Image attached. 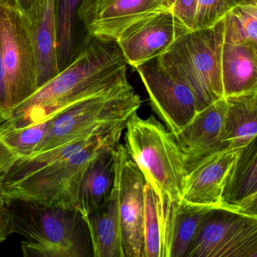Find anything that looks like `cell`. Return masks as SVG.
<instances>
[{"label":"cell","mask_w":257,"mask_h":257,"mask_svg":"<svg viewBox=\"0 0 257 257\" xmlns=\"http://www.w3.org/2000/svg\"><path fill=\"white\" fill-rule=\"evenodd\" d=\"M116 40L88 35L74 61L17 106L0 132L51 119L81 102L128 85Z\"/></svg>","instance_id":"6da1fadb"},{"label":"cell","mask_w":257,"mask_h":257,"mask_svg":"<svg viewBox=\"0 0 257 257\" xmlns=\"http://www.w3.org/2000/svg\"><path fill=\"white\" fill-rule=\"evenodd\" d=\"M11 234L23 236L25 257L93 256L86 222L76 209L13 199L7 205Z\"/></svg>","instance_id":"7a4b0ae2"},{"label":"cell","mask_w":257,"mask_h":257,"mask_svg":"<svg viewBox=\"0 0 257 257\" xmlns=\"http://www.w3.org/2000/svg\"><path fill=\"white\" fill-rule=\"evenodd\" d=\"M125 130L124 147L153 188L159 208L180 201L187 171L174 135L153 115L142 118L137 112Z\"/></svg>","instance_id":"3957f363"},{"label":"cell","mask_w":257,"mask_h":257,"mask_svg":"<svg viewBox=\"0 0 257 257\" xmlns=\"http://www.w3.org/2000/svg\"><path fill=\"white\" fill-rule=\"evenodd\" d=\"M141 103L129 83L74 105L51 118L46 138L34 154L74 141L123 132Z\"/></svg>","instance_id":"277c9868"},{"label":"cell","mask_w":257,"mask_h":257,"mask_svg":"<svg viewBox=\"0 0 257 257\" xmlns=\"http://www.w3.org/2000/svg\"><path fill=\"white\" fill-rule=\"evenodd\" d=\"M223 21L213 27L189 31L158 57L161 65L192 90L200 109L223 97L220 50Z\"/></svg>","instance_id":"5b68a950"},{"label":"cell","mask_w":257,"mask_h":257,"mask_svg":"<svg viewBox=\"0 0 257 257\" xmlns=\"http://www.w3.org/2000/svg\"><path fill=\"white\" fill-rule=\"evenodd\" d=\"M123 132L99 139L81 151L54 162L23 178L4 183L9 203L30 200L48 205L78 209L81 183L91 162L108 147L119 144Z\"/></svg>","instance_id":"8992f818"},{"label":"cell","mask_w":257,"mask_h":257,"mask_svg":"<svg viewBox=\"0 0 257 257\" xmlns=\"http://www.w3.org/2000/svg\"><path fill=\"white\" fill-rule=\"evenodd\" d=\"M0 58L13 113L39 88L31 24L16 0H0Z\"/></svg>","instance_id":"52a82bcc"},{"label":"cell","mask_w":257,"mask_h":257,"mask_svg":"<svg viewBox=\"0 0 257 257\" xmlns=\"http://www.w3.org/2000/svg\"><path fill=\"white\" fill-rule=\"evenodd\" d=\"M185 257H257V216L227 209L212 210Z\"/></svg>","instance_id":"ba28073f"},{"label":"cell","mask_w":257,"mask_h":257,"mask_svg":"<svg viewBox=\"0 0 257 257\" xmlns=\"http://www.w3.org/2000/svg\"><path fill=\"white\" fill-rule=\"evenodd\" d=\"M135 69L150 97L152 109L173 135L181 130L201 111L189 85L168 73L158 58Z\"/></svg>","instance_id":"9c48e42d"},{"label":"cell","mask_w":257,"mask_h":257,"mask_svg":"<svg viewBox=\"0 0 257 257\" xmlns=\"http://www.w3.org/2000/svg\"><path fill=\"white\" fill-rule=\"evenodd\" d=\"M115 187L124 257H144L146 180L124 144L115 148Z\"/></svg>","instance_id":"30bf717a"},{"label":"cell","mask_w":257,"mask_h":257,"mask_svg":"<svg viewBox=\"0 0 257 257\" xmlns=\"http://www.w3.org/2000/svg\"><path fill=\"white\" fill-rule=\"evenodd\" d=\"M189 29L170 9L147 15L124 28L116 41L132 67L161 56Z\"/></svg>","instance_id":"8fae6325"},{"label":"cell","mask_w":257,"mask_h":257,"mask_svg":"<svg viewBox=\"0 0 257 257\" xmlns=\"http://www.w3.org/2000/svg\"><path fill=\"white\" fill-rule=\"evenodd\" d=\"M166 9L169 0H82L78 16L88 35L116 40L135 21Z\"/></svg>","instance_id":"7c38bea8"},{"label":"cell","mask_w":257,"mask_h":257,"mask_svg":"<svg viewBox=\"0 0 257 257\" xmlns=\"http://www.w3.org/2000/svg\"><path fill=\"white\" fill-rule=\"evenodd\" d=\"M225 97L204 108L174 135L181 152L186 171L206 158L226 150L222 143Z\"/></svg>","instance_id":"4fadbf2b"},{"label":"cell","mask_w":257,"mask_h":257,"mask_svg":"<svg viewBox=\"0 0 257 257\" xmlns=\"http://www.w3.org/2000/svg\"><path fill=\"white\" fill-rule=\"evenodd\" d=\"M240 149L219 152L188 170L183 181L181 199L192 204L223 209L224 189Z\"/></svg>","instance_id":"5bb4252c"},{"label":"cell","mask_w":257,"mask_h":257,"mask_svg":"<svg viewBox=\"0 0 257 257\" xmlns=\"http://www.w3.org/2000/svg\"><path fill=\"white\" fill-rule=\"evenodd\" d=\"M222 207L257 216L256 139L239 151L224 189Z\"/></svg>","instance_id":"9a60e30c"},{"label":"cell","mask_w":257,"mask_h":257,"mask_svg":"<svg viewBox=\"0 0 257 257\" xmlns=\"http://www.w3.org/2000/svg\"><path fill=\"white\" fill-rule=\"evenodd\" d=\"M26 16L31 24L40 88L60 73L57 55L56 0H37Z\"/></svg>","instance_id":"2e32d148"},{"label":"cell","mask_w":257,"mask_h":257,"mask_svg":"<svg viewBox=\"0 0 257 257\" xmlns=\"http://www.w3.org/2000/svg\"><path fill=\"white\" fill-rule=\"evenodd\" d=\"M213 206L192 204L181 199L162 221L165 257H185L204 218Z\"/></svg>","instance_id":"e0dca14e"},{"label":"cell","mask_w":257,"mask_h":257,"mask_svg":"<svg viewBox=\"0 0 257 257\" xmlns=\"http://www.w3.org/2000/svg\"><path fill=\"white\" fill-rule=\"evenodd\" d=\"M220 73L224 97L257 91V43H222Z\"/></svg>","instance_id":"ac0fdd59"},{"label":"cell","mask_w":257,"mask_h":257,"mask_svg":"<svg viewBox=\"0 0 257 257\" xmlns=\"http://www.w3.org/2000/svg\"><path fill=\"white\" fill-rule=\"evenodd\" d=\"M115 147L103 150L85 171L78 202L84 219L103 205L112 195L115 181Z\"/></svg>","instance_id":"d6986e66"},{"label":"cell","mask_w":257,"mask_h":257,"mask_svg":"<svg viewBox=\"0 0 257 257\" xmlns=\"http://www.w3.org/2000/svg\"><path fill=\"white\" fill-rule=\"evenodd\" d=\"M85 220L93 256L124 257L115 184L109 200L88 214Z\"/></svg>","instance_id":"ffe728a7"},{"label":"cell","mask_w":257,"mask_h":257,"mask_svg":"<svg viewBox=\"0 0 257 257\" xmlns=\"http://www.w3.org/2000/svg\"><path fill=\"white\" fill-rule=\"evenodd\" d=\"M225 98L222 143L226 150L243 148L256 139L257 91Z\"/></svg>","instance_id":"44dd1931"},{"label":"cell","mask_w":257,"mask_h":257,"mask_svg":"<svg viewBox=\"0 0 257 257\" xmlns=\"http://www.w3.org/2000/svg\"><path fill=\"white\" fill-rule=\"evenodd\" d=\"M82 3V0H56L57 55L59 72L74 61L88 37L78 16Z\"/></svg>","instance_id":"7402d4cb"},{"label":"cell","mask_w":257,"mask_h":257,"mask_svg":"<svg viewBox=\"0 0 257 257\" xmlns=\"http://www.w3.org/2000/svg\"><path fill=\"white\" fill-rule=\"evenodd\" d=\"M50 119L0 132V173L7 172L18 159L34 154L46 138Z\"/></svg>","instance_id":"603a6c76"},{"label":"cell","mask_w":257,"mask_h":257,"mask_svg":"<svg viewBox=\"0 0 257 257\" xmlns=\"http://www.w3.org/2000/svg\"><path fill=\"white\" fill-rule=\"evenodd\" d=\"M222 21L224 43H257V4L239 6Z\"/></svg>","instance_id":"cb8c5ba5"},{"label":"cell","mask_w":257,"mask_h":257,"mask_svg":"<svg viewBox=\"0 0 257 257\" xmlns=\"http://www.w3.org/2000/svg\"><path fill=\"white\" fill-rule=\"evenodd\" d=\"M144 257H165L157 197L147 182L144 186Z\"/></svg>","instance_id":"d4e9b609"},{"label":"cell","mask_w":257,"mask_h":257,"mask_svg":"<svg viewBox=\"0 0 257 257\" xmlns=\"http://www.w3.org/2000/svg\"><path fill=\"white\" fill-rule=\"evenodd\" d=\"M244 4H257V0H198L195 30L213 27L231 10Z\"/></svg>","instance_id":"484cf974"},{"label":"cell","mask_w":257,"mask_h":257,"mask_svg":"<svg viewBox=\"0 0 257 257\" xmlns=\"http://www.w3.org/2000/svg\"><path fill=\"white\" fill-rule=\"evenodd\" d=\"M198 0H169L170 10L189 30H195Z\"/></svg>","instance_id":"4316f807"},{"label":"cell","mask_w":257,"mask_h":257,"mask_svg":"<svg viewBox=\"0 0 257 257\" xmlns=\"http://www.w3.org/2000/svg\"><path fill=\"white\" fill-rule=\"evenodd\" d=\"M11 110L9 106L5 78H4L2 63L0 58V123L9 119L11 116Z\"/></svg>","instance_id":"83f0119b"},{"label":"cell","mask_w":257,"mask_h":257,"mask_svg":"<svg viewBox=\"0 0 257 257\" xmlns=\"http://www.w3.org/2000/svg\"><path fill=\"white\" fill-rule=\"evenodd\" d=\"M11 219L7 207H0V243L11 234Z\"/></svg>","instance_id":"f1b7e54d"},{"label":"cell","mask_w":257,"mask_h":257,"mask_svg":"<svg viewBox=\"0 0 257 257\" xmlns=\"http://www.w3.org/2000/svg\"><path fill=\"white\" fill-rule=\"evenodd\" d=\"M16 1L19 7L22 9V11L26 15L32 10L37 2V0H16Z\"/></svg>","instance_id":"f546056e"},{"label":"cell","mask_w":257,"mask_h":257,"mask_svg":"<svg viewBox=\"0 0 257 257\" xmlns=\"http://www.w3.org/2000/svg\"><path fill=\"white\" fill-rule=\"evenodd\" d=\"M4 174L0 173V207H7L9 201L6 196L4 186Z\"/></svg>","instance_id":"4dcf8cb0"}]
</instances>
